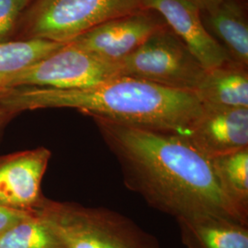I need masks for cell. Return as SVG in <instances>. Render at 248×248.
Masks as SVG:
<instances>
[{
	"mask_svg": "<svg viewBox=\"0 0 248 248\" xmlns=\"http://www.w3.org/2000/svg\"><path fill=\"white\" fill-rule=\"evenodd\" d=\"M143 8L158 13L206 70L231 61L204 26L200 9L188 0H143Z\"/></svg>",
	"mask_w": 248,
	"mask_h": 248,
	"instance_id": "30bf717a",
	"label": "cell"
},
{
	"mask_svg": "<svg viewBox=\"0 0 248 248\" xmlns=\"http://www.w3.org/2000/svg\"><path fill=\"white\" fill-rule=\"evenodd\" d=\"M202 13H209L216 9L224 0H188Z\"/></svg>",
	"mask_w": 248,
	"mask_h": 248,
	"instance_id": "d6986e66",
	"label": "cell"
},
{
	"mask_svg": "<svg viewBox=\"0 0 248 248\" xmlns=\"http://www.w3.org/2000/svg\"><path fill=\"white\" fill-rule=\"evenodd\" d=\"M116 63L121 77L194 93L206 72L168 26L154 33L134 52Z\"/></svg>",
	"mask_w": 248,
	"mask_h": 248,
	"instance_id": "5b68a950",
	"label": "cell"
},
{
	"mask_svg": "<svg viewBox=\"0 0 248 248\" xmlns=\"http://www.w3.org/2000/svg\"><path fill=\"white\" fill-rule=\"evenodd\" d=\"M202 106L184 133L197 150L213 159L248 148V108Z\"/></svg>",
	"mask_w": 248,
	"mask_h": 248,
	"instance_id": "9c48e42d",
	"label": "cell"
},
{
	"mask_svg": "<svg viewBox=\"0 0 248 248\" xmlns=\"http://www.w3.org/2000/svg\"><path fill=\"white\" fill-rule=\"evenodd\" d=\"M211 161L224 195L248 222V148Z\"/></svg>",
	"mask_w": 248,
	"mask_h": 248,
	"instance_id": "5bb4252c",
	"label": "cell"
},
{
	"mask_svg": "<svg viewBox=\"0 0 248 248\" xmlns=\"http://www.w3.org/2000/svg\"><path fill=\"white\" fill-rule=\"evenodd\" d=\"M35 212L51 225L64 248H161L155 236L107 208L44 198Z\"/></svg>",
	"mask_w": 248,
	"mask_h": 248,
	"instance_id": "3957f363",
	"label": "cell"
},
{
	"mask_svg": "<svg viewBox=\"0 0 248 248\" xmlns=\"http://www.w3.org/2000/svg\"><path fill=\"white\" fill-rule=\"evenodd\" d=\"M142 9L143 0H34L21 14L10 41L68 44L108 20Z\"/></svg>",
	"mask_w": 248,
	"mask_h": 248,
	"instance_id": "277c9868",
	"label": "cell"
},
{
	"mask_svg": "<svg viewBox=\"0 0 248 248\" xmlns=\"http://www.w3.org/2000/svg\"><path fill=\"white\" fill-rule=\"evenodd\" d=\"M33 213L13 210L0 205V236Z\"/></svg>",
	"mask_w": 248,
	"mask_h": 248,
	"instance_id": "ac0fdd59",
	"label": "cell"
},
{
	"mask_svg": "<svg viewBox=\"0 0 248 248\" xmlns=\"http://www.w3.org/2000/svg\"><path fill=\"white\" fill-rule=\"evenodd\" d=\"M66 44L43 39L8 41L0 44V93L9 80Z\"/></svg>",
	"mask_w": 248,
	"mask_h": 248,
	"instance_id": "9a60e30c",
	"label": "cell"
},
{
	"mask_svg": "<svg viewBox=\"0 0 248 248\" xmlns=\"http://www.w3.org/2000/svg\"><path fill=\"white\" fill-rule=\"evenodd\" d=\"M25 1H26L27 3L30 5V4H31V2L32 0H25Z\"/></svg>",
	"mask_w": 248,
	"mask_h": 248,
	"instance_id": "44dd1931",
	"label": "cell"
},
{
	"mask_svg": "<svg viewBox=\"0 0 248 248\" xmlns=\"http://www.w3.org/2000/svg\"><path fill=\"white\" fill-rule=\"evenodd\" d=\"M186 248H248V225L220 216L177 219Z\"/></svg>",
	"mask_w": 248,
	"mask_h": 248,
	"instance_id": "7c38bea8",
	"label": "cell"
},
{
	"mask_svg": "<svg viewBox=\"0 0 248 248\" xmlns=\"http://www.w3.org/2000/svg\"><path fill=\"white\" fill-rule=\"evenodd\" d=\"M245 0H224L209 13H202L204 26L231 61L248 66V18Z\"/></svg>",
	"mask_w": 248,
	"mask_h": 248,
	"instance_id": "8fae6325",
	"label": "cell"
},
{
	"mask_svg": "<svg viewBox=\"0 0 248 248\" xmlns=\"http://www.w3.org/2000/svg\"><path fill=\"white\" fill-rule=\"evenodd\" d=\"M195 94L202 105L248 108V67L229 61L206 70Z\"/></svg>",
	"mask_w": 248,
	"mask_h": 248,
	"instance_id": "4fadbf2b",
	"label": "cell"
},
{
	"mask_svg": "<svg viewBox=\"0 0 248 248\" xmlns=\"http://www.w3.org/2000/svg\"><path fill=\"white\" fill-rule=\"evenodd\" d=\"M0 106L15 114L40 108H74L92 118L181 134L203 108L194 92L128 77L82 89H9L0 93Z\"/></svg>",
	"mask_w": 248,
	"mask_h": 248,
	"instance_id": "7a4b0ae2",
	"label": "cell"
},
{
	"mask_svg": "<svg viewBox=\"0 0 248 248\" xmlns=\"http://www.w3.org/2000/svg\"><path fill=\"white\" fill-rule=\"evenodd\" d=\"M121 77L116 62L102 61L66 44L9 80L6 90L22 87L82 89Z\"/></svg>",
	"mask_w": 248,
	"mask_h": 248,
	"instance_id": "8992f818",
	"label": "cell"
},
{
	"mask_svg": "<svg viewBox=\"0 0 248 248\" xmlns=\"http://www.w3.org/2000/svg\"><path fill=\"white\" fill-rule=\"evenodd\" d=\"M16 115L17 114L10 111L8 108L0 106V133L4 128V126L8 124L14 116Z\"/></svg>",
	"mask_w": 248,
	"mask_h": 248,
	"instance_id": "ffe728a7",
	"label": "cell"
},
{
	"mask_svg": "<svg viewBox=\"0 0 248 248\" xmlns=\"http://www.w3.org/2000/svg\"><path fill=\"white\" fill-rule=\"evenodd\" d=\"M51 152L45 147L0 157V205L34 212L44 200L41 183Z\"/></svg>",
	"mask_w": 248,
	"mask_h": 248,
	"instance_id": "ba28073f",
	"label": "cell"
},
{
	"mask_svg": "<svg viewBox=\"0 0 248 248\" xmlns=\"http://www.w3.org/2000/svg\"><path fill=\"white\" fill-rule=\"evenodd\" d=\"M93 120L125 186L151 207L176 219L220 216L248 225L224 195L211 159L184 134Z\"/></svg>",
	"mask_w": 248,
	"mask_h": 248,
	"instance_id": "6da1fadb",
	"label": "cell"
},
{
	"mask_svg": "<svg viewBox=\"0 0 248 248\" xmlns=\"http://www.w3.org/2000/svg\"><path fill=\"white\" fill-rule=\"evenodd\" d=\"M28 6L25 0H0V44L11 40L18 19Z\"/></svg>",
	"mask_w": 248,
	"mask_h": 248,
	"instance_id": "e0dca14e",
	"label": "cell"
},
{
	"mask_svg": "<svg viewBox=\"0 0 248 248\" xmlns=\"http://www.w3.org/2000/svg\"><path fill=\"white\" fill-rule=\"evenodd\" d=\"M0 248H64L56 232L38 213L14 225L0 236Z\"/></svg>",
	"mask_w": 248,
	"mask_h": 248,
	"instance_id": "2e32d148",
	"label": "cell"
},
{
	"mask_svg": "<svg viewBox=\"0 0 248 248\" xmlns=\"http://www.w3.org/2000/svg\"><path fill=\"white\" fill-rule=\"evenodd\" d=\"M167 27L158 13L142 9L112 18L68 43L108 62H118Z\"/></svg>",
	"mask_w": 248,
	"mask_h": 248,
	"instance_id": "52a82bcc",
	"label": "cell"
}]
</instances>
